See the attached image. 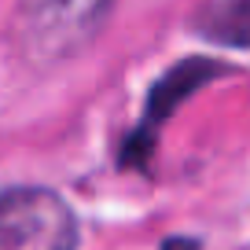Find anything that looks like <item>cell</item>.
Masks as SVG:
<instances>
[{"instance_id":"3957f363","label":"cell","mask_w":250,"mask_h":250,"mask_svg":"<svg viewBox=\"0 0 250 250\" xmlns=\"http://www.w3.org/2000/svg\"><path fill=\"white\" fill-rule=\"evenodd\" d=\"M203 30L221 44L250 48V0H217L206 11Z\"/></svg>"},{"instance_id":"277c9868","label":"cell","mask_w":250,"mask_h":250,"mask_svg":"<svg viewBox=\"0 0 250 250\" xmlns=\"http://www.w3.org/2000/svg\"><path fill=\"white\" fill-rule=\"evenodd\" d=\"M162 250H199V243H188V239H169Z\"/></svg>"},{"instance_id":"7a4b0ae2","label":"cell","mask_w":250,"mask_h":250,"mask_svg":"<svg viewBox=\"0 0 250 250\" xmlns=\"http://www.w3.org/2000/svg\"><path fill=\"white\" fill-rule=\"evenodd\" d=\"M114 0H22L19 30L22 44L37 59L78 55L107 22Z\"/></svg>"},{"instance_id":"6da1fadb","label":"cell","mask_w":250,"mask_h":250,"mask_svg":"<svg viewBox=\"0 0 250 250\" xmlns=\"http://www.w3.org/2000/svg\"><path fill=\"white\" fill-rule=\"evenodd\" d=\"M78 217L48 188L0 191V250H74Z\"/></svg>"}]
</instances>
